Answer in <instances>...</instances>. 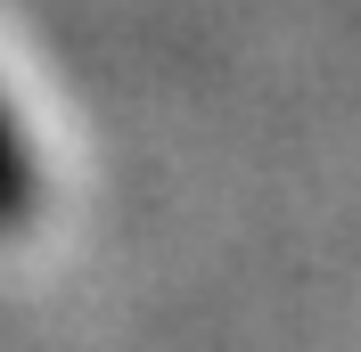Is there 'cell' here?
<instances>
[{"mask_svg": "<svg viewBox=\"0 0 361 352\" xmlns=\"http://www.w3.org/2000/svg\"><path fill=\"white\" fill-rule=\"evenodd\" d=\"M33 205H42V164H33V139L17 132V115L0 107V230L33 221Z\"/></svg>", "mask_w": 361, "mask_h": 352, "instance_id": "1", "label": "cell"}]
</instances>
